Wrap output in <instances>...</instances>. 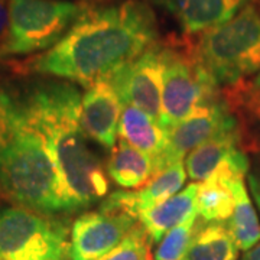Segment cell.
Masks as SVG:
<instances>
[{
	"instance_id": "1",
	"label": "cell",
	"mask_w": 260,
	"mask_h": 260,
	"mask_svg": "<svg viewBox=\"0 0 260 260\" xmlns=\"http://www.w3.org/2000/svg\"><path fill=\"white\" fill-rule=\"evenodd\" d=\"M158 39L152 9L139 0L83 10L65 37L19 67L23 73L55 75L90 87L109 81Z\"/></svg>"
},
{
	"instance_id": "2",
	"label": "cell",
	"mask_w": 260,
	"mask_h": 260,
	"mask_svg": "<svg viewBox=\"0 0 260 260\" xmlns=\"http://www.w3.org/2000/svg\"><path fill=\"white\" fill-rule=\"evenodd\" d=\"M29 117L47 140L64 191L67 211L97 203L109 191L102 162L81 124V95L68 84L37 88L25 99Z\"/></svg>"
},
{
	"instance_id": "3",
	"label": "cell",
	"mask_w": 260,
	"mask_h": 260,
	"mask_svg": "<svg viewBox=\"0 0 260 260\" xmlns=\"http://www.w3.org/2000/svg\"><path fill=\"white\" fill-rule=\"evenodd\" d=\"M0 194L39 213L67 211L64 191L47 140L25 100L0 88Z\"/></svg>"
},
{
	"instance_id": "4",
	"label": "cell",
	"mask_w": 260,
	"mask_h": 260,
	"mask_svg": "<svg viewBox=\"0 0 260 260\" xmlns=\"http://www.w3.org/2000/svg\"><path fill=\"white\" fill-rule=\"evenodd\" d=\"M198 62L218 87L260 73V9L250 3L223 25L205 30L194 45Z\"/></svg>"
},
{
	"instance_id": "5",
	"label": "cell",
	"mask_w": 260,
	"mask_h": 260,
	"mask_svg": "<svg viewBox=\"0 0 260 260\" xmlns=\"http://www.w3.org/2000/svg\"><path fill=\"white\" fill-rule=\"evenodd\" d=\"M214 83L194 54V44L165 42V74L159 124L169 132L201 104L220 97Z\"/></svg>"
},
{
	"instance_id": "6",
	"label": "cell",
	"mask_w": 260,
	"mask_h": 260,
	"mask_svg": "<svg viewBox=\"0 0 260 260\" xmlns=\"http://www.w3.org/2000/svg\"><path fill=\"white\" fill-rule=\"evenodd\" d=\"M10 29L0 56L29 55L58 44L83 13L73 2L9 0Z\"/></svg>"
},
{
	"instance_id": "7",
	"label": "cell",
	"mask_w": 260,
	"mask_h": 260,
	"mask_svg": "<svg viewBox=\"0 0 260 260\" xmlns=\"http://www.w3.org/2000/svg\"><path fill=\"white\" fill-rule=\"evenodd\" d=\"M68 230L47 214L25 207L0 211V260H65Z\"/></svg>"
},
{
	"instance_id": "8",
	"label": "cell",
	"mask_w": 260,
	"mask_h": 260,
	"mask_svg": "<svg viewBox=\"0 0 260 260\" xmlns=\"http://www.w3.org/2000/svg\"><path fill=\"white\" fill-rule=\"evenodd\" d=\"M165 74V42H155L129 64L123 65L109 80L121 102L160 119Z\"/></svg>"
},
{
	"instance_id": "9",
	"label": "cell",
	"mask_w": 260,
	"mask_h": 260,
	"mask_svg": "<svg viewBox=\"0 0 260 260\" xmlns=\"http://www.w3.org/2000/svg\"><path fill=\"white\" fill-rule=\"evenodd\" d=\"M237 123L236 114L221 95L213 102L198 106L186 119L168 132L167 148L158 159L153 160L155 175L172 164L181 162L188 152L194 150L218 132Z\"/></svg>"
},
{
	"instance_id": "10",
	"label": "cell",
	"mask_w": 260,
	"mask_h": 260,
	"mask_svg": "<svg viewBox=\"0 0 260 260\" xmlns=\"http://www.w3.org/2000/svg\"><path fill=\"white\" fill-rule=\"evenodd\" d=\"M132 214L103 205L80 215L71 227L70 259L99 260L113 250L138 223Z\"/></svg>"
},
{
	"instance_id": "11",
	"label": "cell",
	"mask_w": 260,
	"mask_h": 260,
	"mask_svg": "<svg viewBox=\"0 0 260 260\" xmlns=\"http://www.w3.org/2000/svg\"><path fill=\"white\" fill-rule=\"evenodd\" d=\"M123 109L120 95L110 81H99L87 87L81 97V124L87 136L103 148H114Z\"/></svg>"
},
{
	"instance_id": "12",
	"label": "cell",
	"mask_w": 260,
	"mask_h": 260,
	"mask_svg": "<svg viewBox=\"0 0 260 260\" xmlns=\"http://www.w3.org/2000/svg\"><path fill=\"white\" fill-rule=\"evenodd\" d=\"M177 19L186 35L204 34L233 19L253 0H152Z\"/></svg>"
},
{
	"instance_id": "13",
	"label": "cell",
	"mask_w": 260,
	"mask_h": 260,
	"mask_svg": "<svg viewBox=\"0 0 260 260\" xmlns=\"http://www.w3.org/2000/svg\"><path fill=\"white\" fill-rule=\"evenodd\" d=\"M185 181L186 169L181 160L160 171L146 185L142 186L138 191L113 192L104 200L103 205L126 211L138 218L142 211L162 204L172 195L178 194V191L182 188Z\"/></svg>"
},
{
	"instance_id": "14",
	"label": "cell",
	"mask_w": 260,
	"mask_h": 260,
	"mask_svg": "<svg viewBox=\"0 0 260 260\" xmlns=\"http://www.w3.org/2000/svg\"><path fill=\"white\" fill-rule=\"evenodd\" d=\"M213 174L223 178L234 197L233 215L227 221L233 239L240 250H250L260 242V221L244 185V177L234 174L225 162H221Z\"/></svg>"
},
{
	"instance_id": "15",
	"label": "cell",
	"mask_w": 260,
	"mask_h": 260,
	"mask_svg": "<svg viewBox=\"0 0 260 260\" xmlns=\"http://www.w3.org/2000/svg\"><path fill=\"white\" fill-rule=\"evenodd\" d=\"M237 149H243V133L239 123L218 132L188 153L185 159L188 177L194 182H203Z\"/></svg>"
},
{
	"instance_id": "16",
	"label": "cell",
	"mask_w": 260,
	"mask_h": 260,
	"mask_svg": "<svg viewBox=\"0 0 260 260\" xmlns=\"http://www.w3.org/2000/svg\"><path fill=\"white\" fill-rule=\"evenodd\" d=\"M197 191L198 184H191L181 192L172 195L162 204L145 210L138 220L148 233L152 244L160 242L171 229L182 223L186 217L197 211Z\"/></svg>"
},
{
	"instance_id": "17",
	"label": "cell",
	"mask_w": 260,
	"mask_h": 260,
	"mask_svg": "<svg viewBox=\"0 0 260 260\" xmlns=\"http://www.w3.org/2000/svg\"><path fill=\"white\" fill-rule=\"evenodd\" d=\"M120 139L158 159L167 148L168 132L158 120L135 106H124L119 124Z\"/></svg>"
},
{
	"instance_id": "18",
	"label": "cell",
	"mask_w": 260,
	"mask_h": 260,
	"mask_svg": "<svg viewBox=\"0 0 260 260\" xmlns=\"http://www.w3.org/2000/svg\"><path fill=\"white\" fill-rule=\"evenodd\" d=\"M107 174L121 188H142L155 177V164L148 153L120 139L112 149Z\"/></svg>"
},
{
	"instance_id": "19",
	"label": "cell",
	"mask_w": 260,
	"mask_h": 260,
	"mask_svg": "<svg viewBox=\"0 0 260 260\" xmlns=\"http://www.w3.org/2000/svg\"><path fill=\"white\" fill-rule=\"evenodd\" d=\"M239 250L227 223L204 221L182 260H237Z\"/></svg>"
},
{
	"instance_id": "20",
	"label": "cell",
	"mask_w": 260,
	"mask_h": 260,
	"mask_svg": "<svg viewBox=\"0 0 260 260\" xmlns=\"http://www.w3.org/2000/svg\"><path fill=\"white\" fill-rule=\"evenodd\" d=\"M234 210V197L224 179L211 174L198 184L197 213L205 223H227Z\"/></svg>"
},
{
	"instance_id": "21",
	"label": "cell",
	"mask_w": 260,
	"mask_h": 260,
	"mask_svg": "<svg viewBox=\"0 0 260 260\" xmlns=\"http://www.w3.org/2000/svg\"><path fill=\"white\" fill-rule=\"evenodd\" d=\"M224 100L233 113L260 126V88L254 84L242 81L224 87Z\"/></svg>"
},
{
	"instance_id": "22",
	"label": "cell",
	"mask_w": 260,
	"mask_h": 260,
	"mask_svg": "<svg viewBox=\"0 0 260 260\" xmlns=\"http://www.w3.org/2000/svg\"><path fill=\"white\" fill-rule=\"evenodd\" d=\"M197 211L165 234L155 251V260H182L195 234Z\"/></svg>"
},
{
	"instance_id": "23",
	"label": "cell",
	"mask_w": 260,
	"mask_h": 260,
	"mask_svg": "<svg viewBox=\"0 0 260 260\" xmlns=\"http://www.w3.org/2000/svg\"><path fill=\"white\" fill-rule=\"evenodd\" d=\"M152 242L140 223H136L113 250L99 260H155L150 253Z\"/></svg>"
},
{
	"instance_id": "24",
	"label": "cell",
	"mask_w": 260,
	"mask_h": 260,
	"mask_svg": "<svg viewBox=\"0 0 260 260\" xmlns=\"http://www.w3.org/2000/svg\"><path fill=\"white\" fill-rule=\"evenodd\" d=\"M10 29L9 0H0V51L8 42Z\"/></svg>"
},
{
	"instance_id": "25",
	"label": "cell",
	"mask_w": 260,
	"mask_h": 260,
	"mask_svg": "<svg viewBox=\"0 0 260 260\" xmlns=\"http://www.w3.org/2000/svg\"><path fill=\"white\" fill-rule=\"evenodd\" d=\"M247 178H249V186H250L253 198H254V201H256L260 211V165L249 171Z\"/></svg>"
},
{
	"instance_id": "26",
	"label": "cell",
	"mask_w": 260,
	"mask_h": 260,
	"mask_svg": "<svg viewBox=\"0 0 260 260\" xmlns=\"http://www.w3.org/2000/svg\"><path fill=\"white\" fill-rule=\"evenodd\" d=\"M240 260H260V242L253 246L250 250L244 251Z\"/></svg>"
},
{
	"instance_id": "27",
	"label": "cell",
	"mask_w": 260,
	"mask_h": 260,
	"mask_svg": "<svg viewBox=\"0 0 260 260\" xmlns=\"http://www.w3.org/2000/svg\"><path fill=\"white\" fill-rule=\"evenodd\" d=\"M253 84L257 87V88H260V73L257 75H256V78H254V81H253Z\"/></svg>"
}]
</instances>
